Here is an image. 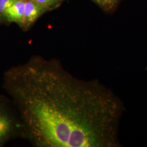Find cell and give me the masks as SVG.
<instances>
[{
  "instance_id": "8992f818",
  "label": "cell",
  "mask_w": 147,
  "mask_h": 147,
  "mask_svg": "<svg viewBox=\"0 0 147 147\" xmlns=\"http://www.w3.org/2000/svg\"><path fill=\"white\" fill-rule=\"evenodd\" d=\"M38 5L42 6V8H45L49 5H51L57 0H33Z\"/></svg>"
},
{
  "instance_id": "52a82bcc",
  "label": "cell",
  "mask_w": 147,
  "mask_h": 147,
  "mask_svg": "<svg viewBox=\"0 0 147 147\" xmlns=\"http://www.w3.org/2000/svg\"><path fill=\"white\" fill-rule=\"evenodd\" d=\"M97 2L100 3L101 4L103 5H107V4H110L116 0H96Z\"/></svg>"
},
{
  "instance_id": "7a4b0ae2",
  "label": "cell",
  "mask_w": 147,
  "mask_h": 147,
  "mask_svg": "<svg viewBox=\"0 0 147 147\" xmlns=\"http://www.w3.org/2000/svg\"><path fill=\"white\" fill-rule=\"evenodd\" d=\"M22 137L21 123L11 100L0 95V147Z\"/></svg>"
},
{
  "instance_id": "277c9868",
  "label": "cell",
  "mask_w": 147,
  "mask_h": 147,
  "mask_svg": "<svg viewBox=\"0 0 147 147\" xmlns=\"http://www.w3.org/2000/svg\"><path fill=\"white\" fill-rule=\"evenodd\" d=\"M42 7L34 1H26L24 16V27H29L42 14Z\"/></svg>"
},
{
  "instance_id": "5b68a950",
  "label": "cell",
  "mask_w": 147,
  "mask_h": 147,
  "mask_svg": "<svg viewBox=\"0 0 147 147\" xmlns=\"http://www.w3.org/2000/svg\"><path fill=\"white\" fill-rule=\"evenodd\" d=\"M16 0H0V12H4Z\"/></svg>"
},
{
  "instance_id": "3957f363",
  "label": "cell",
  "mask_w": 147,
  "mask_h": 147,
  "mask_svg": "<svg viewBox=\"0 0 147 147\" xmlns=\"http://www.w3.org/2000/svg\"><path fill=\"white\" fill-rule=\"evenodd\" d=\"M25 3V0H16L3 12L7 20L10 22H15L23 25Z\"/></svg>"
},
{
  "instance_id": "6da1fadb",
  "label": "cell",
  "mask_w": 147,
  "mask_h": 147,
  "mask_svg": "<svg viewBox=\"0 0 147 147\" xmlns=\"http://www.w3.org/2000/svg\"><path fill=\"white\" fill-rule=\"evenodd\" d=\"M3 88L35 147H120L121 99L98 80L74 76L58 59L33 56L5 71Z\"/></svg>"
}]
</instances>
